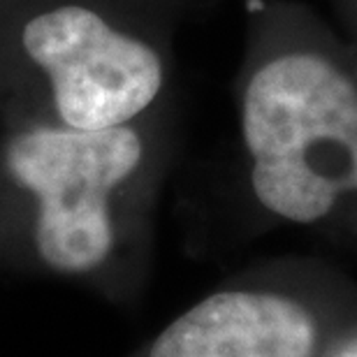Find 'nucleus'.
<instances>
[{"instance_id":"obj_1","label":"nucleus","mask_w":357,"mask_h":357,"mask_svg":"<svg viewBox=\"0 0 357 357\" xmlns=\"http://www.w3.org/2000/svg\"><path fill=\"white\" fill-rule=\"evenodd\" d=\"M174 144V100L107 130L0 126V269L137 302Z\"/></svg>"},{"instance_id":"obj_2","label":"nucleus","mask_w":357,"mask_h":357,"mask_svg":"<svg viewBox=\"0 0 357 357\" xmlns=\"http://www.w3.org/2000/svg\"><path fill=\"white\" fill-rule=\"evenodd\" d=\"M246 185L278 223L318 225L357 204V54L304 7H251L237 75Z\"/></svg>"},{"instance_id":"obj_3","label":"nucleus","mask_w":357,"mask_h":357,"mask_svg":"<svg viewBox=\"0 0 357 357\" xmlns=\"http://www.w3.org/2000/svg\"><path fill=\"white\" fill-rule=\"evenodd\" d=\"M185 0H0V126L107 130L172 102Z\"/></svg>"},{"instance_id":"obj_4","label":"nucleus","mask_w":357,"mask_h":357,"mask_svg":"<svg viewBox=\"0 0 357 357\" xmlns=\"http://www.w3.org/2000/svg\"><path fill=\"white\" fill-rule=\"evenodd\" d=\"M323 325L274 271L223 283L128 357H320Z\"/></svg>"}]
</instances>
